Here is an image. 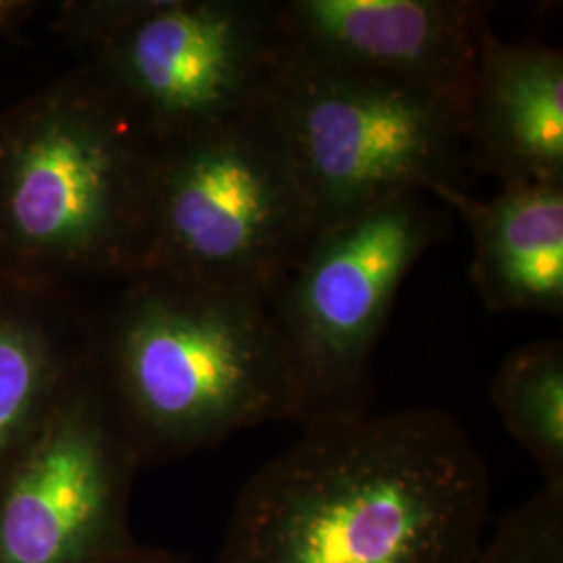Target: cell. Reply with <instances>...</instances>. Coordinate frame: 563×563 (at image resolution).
I'll return each mask as SVG.
<instances>
[{
  "label": "cell",
  "instance_id": "1",
  "mask_svg": "<svg viewBox=\"0 0 563 563\" xmlns=\"http://www.w3.org/2000/svg\"><path fill=\"white\" fill-rule=\"evenodd\" d=\"M490 470L451 413L367 411L302 426L244 483L213 563H472Z\"/></svg>",
  "mask_w": 563,
  "mask_h": 563
},
{
  "label": "cell",
  "instance_id": "2",
  "mask_svg": "<svg viewBox=\"0 0 563 563\" xmlns=\"http://www.w3.org/2000/svg\"><path fill=\"white\" fill-rule=\"evenodd\" d=\"M92 316V374L142 467L297 422L299 393L269 299L141 272Z\"/></svg>",
  "mask_w": 563,
  "mask_h": 563
},
{
  "label": "cell",
  "instance_id": "3",
  "mask_svg": "<svg viewBox=\"0 0 563 563\" xmlns=\"http://www.w3.org/2000/svg\"><path fill=\"white\" fill-rule=\"evenodd\" d=\"M157 155L81 67L0 111V274L69 292L139 274Z\"/></svg>",
  "mask_w": 563,
  "mask_h": 563
},
{
  "label": "cell",
  "instance_id": "4",
  "mask_svg": "<svg viewBox=\"0 0 563 563\" xmlns=\"http://www.w3.org/2000/svg\"><path fill=\"white\" fill-rule=\"evenodd\" d=\"M55 27L157 146L260 115L286 60L269 0H67Z\"/></svg>",
  "mask_w": 563,
  "mask_h": 563
},
{
  "label": "cell",
  "instance_id": "5",
  "mask_svg": "<svg viewBox=\"0 0 563 563\" xmlns=\"http://www.w3.org/2000/svg\"><path fill=\"white\" fill-rule=\"evenodd\" d=\"M262 113L320 225L407 190L465 192L462 115L401 81L286 48Z\"/></svg>",
  "mask_w": 563,
  "mask_h": 563
},
{
  "label": "cell",
  "instance_id": "6",
  "mask_svg": "<svg viewBox=\"0 0 563 563\" xmlns=\"http://www.w3.org/2000/svg\"><path fill=\"white\" fill-rule=\"evenodd\" d=\"M446 225L444 205L407 190L318 228L269 299L295 369L297 423L372 411L386 318Z\"/></svg>",
  "mask_w": 563,
  "mask_h": 563
},
{
  "label": "cell",
  "instance_id": "7",
  "mask_svg": "<svg viewBox=\"0 0 563 563\" xmlns=\"http://www.w3.org/2000/svg\"><path fill=\"white\" fill-rule=\"evenodd\" d=\"M318 228L260 113L159 146L141 272L272 299Z\"/></svg>",
  "mask_w": 563,
  "mask_h": 563
},
{
  "label": "cell",
  "instance_id": "8",
  "mask_svg": "<svg viewBox=\"0 0 563 563\" xmlns=\"http://www.w3.org/2000/svg\"><path fill=\"white\" fill-rule=\"evenodd\" d=\"M141 465L92 367L0 478V563H109Z\"/></svg>",
  "mask_w": 563,
  "mask_h": 563
},
{
  "label": "cell",
  "instance_id": "9",
  "mask_svg": "<svg viewBox=\"0 0 563 563\" xmlns=\"http://www.w3.org/2000/svg\"><path fill=\"white\" fill-rule=\"evenodd\" d=\"M493 2L481 0H284L286 48L305 59L401 81L465 113Z\"/></svg>",
  "mask_w": 563,
  "mask_h": 563
},
{
  "label": "cell",
  "instance_id": "10",
  "mask_svg": "<svg viewBox=\"0 0 563 563\" xmlns=\"http://www.w3.org/2000/svg\"><path fill=\"white\" fill-rule=\"evenodd\" d=\"M463 144L470 169L501 184H563L562 51L490 32L463 113Z\"/></svg>",
  "mask_w": 563,
  "mask_h": 563
},
{
  "label": "cell",
  "instance_id": "11",
  "mask_svg": "<svg viewBox=\"0 0 563 563\" xmlns=\"http://www.w3.org/2000/svg\"><path fill=\"white\" fill-rule=\"evenodd\" d=\"M90 362L92 316L76 292L0 274V478Z\"/></svg>",
  "mask_w": 563,
  "mask_h": 563
},
{
  "label": "cell",
  "instance_id": "12",
  "mask_svg": "<svg viewBox=\"0 0 563 563\" xmlns=\"http://www.w3.org/2000/svg\"><path fill=\"white\" fill-rule=\"evenodd\" d=\"M437 201L470 228V276L490 311L562 313L563 184L505 181L488 201L467 190H443Z\"/></svg>",
  "mask_w": 563,
  "mask_h": 563
},
{
  "label": "cell",
  "instance_id": "13",
  "mask_svg": "<svg viewBox=\"0 0 563 563\" xmlns=\"http://www.w3.org/2000/svg\"><path fill=\"white\" fill-rule=\"evenodd\" d=\"M505 430L543 476L563 490V344L530 342L511 351L490 384Z\"/></svg>",
  "mask_w": 563,
  "mask_h": 563
},
{
  "label": "cell",
  "instance_id": "14",
  "mask_svg": "<svg viewBox=\"0 0 563 563\" xmlns=\"http://www.w3.org/2000/svg\"><path fill=\"white\" fill-rule=\"evenodd\" d=\"M472 563H563V490L543 486L509 509Z\"/></svg>",
  "mask_w": 563,
  "mask_h": 563
},
{
  "label": "cell",
  "instance_id": "15",
  "mask_svg": "<svg viewBox=\"0 0 563 563\" xmlns=\"http://www.w3.org/2000/svg\"><path fill=\"white\" fill-rule=\"evenodd\" d=\"M109 563H188L181 555L162 547L134 543Z\"/></svg>",
  "mask_w": 563,
  "mask_h": 563
},
{
  "label": "cell",
  "instance_id": "16",
  "mask_svg": "<svg viewBox=\"0 0 563 563\" xmlns=\"http://www.w3.org/2000/svg\"><path fill=\"white\" fill-rule=\"evenodd\" d=\"M41 4L27 0H0V32H15L30 20Z\"/></svg>",
  "mask_w": 563,
  "mask_h": 563
}]
</instances>
